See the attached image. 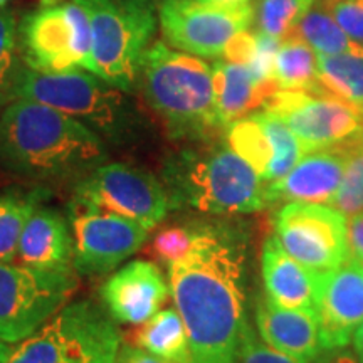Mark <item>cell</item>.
Listing matches in <instances>:
<instances>
[{
    "label": "cell",
    "instance_id": "1",
    "mask_svg": "<svg viewBox=\"0 0 363 363\" xmlns=\"http://www.w3.org/2000/svg\"><path fill=\"white\" fill-rule=\"evenodd\" d=\"M189 335L190 363H239L246 326V247L230 227L197 224L192 247L169 266Z\"/></svg>",
    "mask_w": 363,
    "mask_h": 363
},
{
    "label": "cell",
    "instance_id": "2",
    "mask_svg": "<svg viewBox=\"0 0 363 363\" xmlns=\"http://www.w3.org/2000/svg\"><path fill=\"white\" fill-rule=\"evenodd\" d=\"M108 145L66 113L16 99L0 113V170L33 182H74L108 162Z\"/></svg>",
    "mask_w": 363,
    "mask_h": 363
},
{
    "label": "cell",
    "instance_id": "3",
    "mask_svg": "<svg viewBox=\"0 0 363 363\" xmlns=\"http://www.w3.org/2000/svg\"><path fill=\"white\" fill-rule=\"evenodd\" d=\"M136 89L175 142H206L222 128L214 66L202 57L155 40L143 54Z\"/></svg>",
    "mask_w": 363,
    "mask_h": 363
},
{
    "label": "cell",
    "instance_id": "4",
    "mask_svg": "<svg viewBox=\"0 0 363 363\" xmlns=\"http://www.w3.org/2000/svg\"><path fill=\"white\" fill-rule=\"evenodd\" d=\"M162 184L170 208L203 214H254L269 206L266 182L229 145L184 148L167 158Z\"/></svg>",
    "mask_w": 363,
    "mask_h": 363
},
{
    "label": "cell",
    "instance_id": "5",
    "mask_svg": "<svg viewBox=\"0 0 363 363\" xmlns=\"http://www.w3.org/2000/svg\"><path fill=\"white\" fill-rule=\"evenodd\" d=\"M17 99H33L66 113L111 147H135L152 133L142 106L130 93L86 69L40 72L27 67Z\"/></svg>",
    "mask_w": 363,
    "mask_h": 363
},
{
    "label": "cell",
    "instance_id": "6",
    "mask_svg": "<svg viewBox=\"0 0 363 363\" xmlns=\"http://www.w3.org/2000/svg\"><path fill=\"white\" fill-rule=\"evenodd\" d=\"M121 331L89 299L62 306L29 337L0 340V363H115Z\"/></svg>",
    "mask_w": 363,
    "mask_h": 363
},
{
    "label": "cell",
    "instance_id": "7",
    "mask_svg": "<svg viewBox=\"0 0 363 363\" xmlns=\"http://www.w3.org/2000/svg\"><path fill=\"white\" fill-rule=\"evenodd\" d=\"M93 30L91 72L133 93L143 54L160 29L162 0H79Z\"/></svg>",
    "mask_w": 363,
    "mask_h": 363
},
{
    "label": "cell",
    "instance_id": "8",
    "mask_svg": "<svg viewBox=\"0 0 363 363\" xmlns=\"http://www.w3.org/2000/svg\"><path fill=\"white\" fill-rule=\"evenodd\" d=\"M19 43L34 71H91L93 30L79 0H40L19 21Z\"/></svg>",
    "mask_w": 363,
    "mask_h": 363
},
{
    "label": "cell",
    "instance_id": "9",
    "mask_svg": "<svg viewBox=\"0 0 363 363\" xmlns=\"http://www.w3.org/2000/svg\"><path fill=\"white\" fill-rule=\"evenodd\" d=\"M78 284L76 269L44 271L0 262V340L29 337L66 306Z\"/></svg>",
    "mask_w": 363,
    "mask_h": 363
},
{
    "label": "cell",
    "instance_id": "10",
    "mask_svg": "<svg viewBox=\"0 0 363 363\" xmlns=\"http://www.w3.org/2000/svg\"><path fill=\"white\" fill-rule=\"evenodd\" d=\"M158 19L163 43L170 48L202 59H222L230 40L251 29L256 4L216 6L202 0H162Z\"/></svg>",
    "mask_w": 363,
    "mask_h": 363
},
{
    "label": "cell",
    "instance_id": "11",
    "mask_svg": "<svg viewBox=\"0 0 363 363\" xmlns=\"http://www.w3.org/2000/svg\"><path fill=\"white\" fill-rule=\"evenodd\" d=\"M262 110L281 118L306 153L363 140V111L331 94L278 89L266 99Z\"/></svg>",
    "mask_w": 363,
    "mask_h": 363
},
{
    "label": "cell",
    "instance_id": "12",
    "mask_svg": "<svg viewBox=\"0 0 363 363\" xmlns=\"http://www.w3.org/2000/svg\"><path fill=\"white\" fill-rule=\"evenodd\" d=\"M67 222L72 233L76 272L106 274L142 249L150 230L116 212L72 197L67 203Z\"/></svg>",
    "mask_w": 363,
    "mask_h": 363
},
{
    "label": "cell",
    "instance_id": "13",
    "mask_svg": "<svg viewBox=\"0 0 363 363\" xmlns=\"http://www.w3.org/2000/svg\"><path fill=\"white\" fill-rule=\"evenodd\" d=\"M274 233L286 251L315 274L348 261L347 217L326 203L286 202L274 216Z\"/></svg>",
    "mask_w": 363,
    "mask_h": 363
},
{
    "label": "cell",
    "instance_id": "14",
    "mask_svg": "<svg viewBox=\"0 0 363 363\" xmlns=\"http://www.w3.org/2000/svg\"><path fill=\"white\" fill-rule=\"evenodd\" d=\"M74 197L138 222L148 230L163 222L170 211L165 185L150 172L125 162L99 165L74 184Z\"/></svg>",
    "mask_w": 363,
    "mask_h": 363
},
{
    "label": "cell",
    "instance_id": "15",
    "mask_svg": "<svg viewBox=\"0 0 363 363\" xmlns=\"http://www.w3.org/2000/svg\"><path fill=\"white\" fill-rule=\"evenodd\" d=\"M315 313L323 350L347 348L363 323V267L347 261L316 274Z\"/></svg>",
    "mask_w": 363,
    "mask_h": 363
},
{
    "label": "cell",
    "instance_id": "16",
    "mask_svg": "<svg viewBox=\"0 0 363 363\" xmlns=\"http://www.w3.org/2000/svg\"><path fill=\"white\" fill-rule=\"evenodd\" d=\"M169 289L157 264L131 261L103 284L101 303L118 323L142 325L160 311Z\"/></svg>",
    "mask_w": 363,
    "mask_h": 363
},
{
    "label": "cell",
    "instance_id": "17",
    "mask_svg": "<svg viewBox=\"0 0 363 363\" xmlns=\"http://www.w3.org/2000/svg\"><path fill=\"white\" fill-rule=\"evenodd\" d=\"M343 172V147L308 152L288 175L266 185L267 203L311 202L330 206L342 184Z\"/></svg>",
    "mask_w": 363,
    "mask_h": 363
},
{
    "label": "cell",
    "instance_id": "18",
    "mask_svg": "<svg viewBox=\"0 0 363 363\" xmlns=\"http://www.w3.org/2000/svg\"><path fill=\"white\" fill-rule=\"evenodd\" d=\"M256 328L262 342L299 363H311L323 352L315 313L274 305L267 298L256 303Z\"/></svg>",
    "mask_w": 363,
    "mask_h": 363
},
{
    "label": "cell",
    "instance_id": "19",
    "mask_svg": "<svg viewBox=\"0 0 363 363\" xmlns=\"http://www.w3.org/2000/svg\"><path fill=\"white\" fill-rule=\"evenodd\" d=\"M21 264L44 271L74 269V244L67 217L52 207H39L22 230Z\"/></svg>",
    "mask_w": 363,
    "mask_h": 363
},
{
    "label": "cell",
    "instance_id": "20",
    "mask_svg": "<svg viewBox=\"0 0 363 363\" xmlns=\"http://www.w3.org/2000/svg\"><path fill=\"white\" fill-rule=\"evenodd\" d=\"M261 272L269 301L283 308L315 313L316 274L294 259L276 235L262 246Z\"/></svg>",
    "mask_w": 363,
    "mask_h": 363
},
{
    "label": "cell",
    "instance_id": "21",
    "mask_svg": "<svg viewBox=\"0 0 363 363\" xmlns=\"http://www.w3.org/2000/svg\"><path fill=\"white\" fill-rule=\"evenodd\" d=\"M217 118L222 128L247 116L279 89L276 81H262L247 65L217 59L214 65Z\"/></svg>",
    "mask_w": 363,
    "mask_h": 363
},
{
    "label": "cell",
    "instance_id": "22",
    "mask_svg": "<svg viewBox=\"0 0 363 363\" xmlns=\"http://www.w3.org/2000/svg\"><path fill=\"white\" fill-rule=\"evenodd\" d=\"M130 345L172 363H190L189 335L177 308H165L130 333Z\"/></svg>",
    "mask_w": 363,
    "mask_h": 363
},
{
    "label": "cell",
    "instance_id": "23",
    "mask_svg": "<svg viewBox=\"0 0 363 363\" xmlns=\"http://www.w3.org/2000/svg\"><path fill=\"white\" fill-rule=\"evenodd\" d=\"M49 195L51 190L44 185L0 192V262L16 261L27 220L48 201Z\"/></svg>",
    "mask_w": 363,
    "mask_h": 363
},
{
    "label": "cell",
    "instance_id": "24",
    "mask_svg": "<svg viewBox=\"0 0 363 363\" xmlns=\"http://www.w3.org/2000/svg\"><path fill=\"white\" fill-rule=\"evenodd\" d=\"M318 79L323 93L363 111V51L318 56Z\"/></svg>",
    "mask_w": 363,
    "mask_h": 363
},
{
    "label": "cell",
    "instance_id": "25",
    "mask_svg": "<svg viewBox=\"0 0 363 363\" xmlns=\"http://www.w3.org/2000/svg\"><path fill=\"white\" fill-rule=\"evenodd\" d=\"M279 89H306L323 93L318 79V54L296 35L279 44L272 72Z\"/></svg>",
    "mask_w": 363,
    "mask_h": 363
},
{
    "label": "cell",
    "instance_id": "26",
    "mask_svg": "<svg viewBox=\"0 0 363 363\" xmlns=\"http://www.w3.org/2000/svg\"><path fill=\"white\" fill-rule=\"evenodd\" d=\"M293 35L310 45L318 56H337V54L363 51V45L353 40L333 19L323 4L316 2L303 17Z\"/></svg>",
    "mask_w": 363,
    "mask_h": 363
},
{
    "label": "cell",
    "instance_id": "27",
    "mask_svg": "<svg viewBox=\"0 0 363 363\" xmlns=\"http://www.w3.org/2000/svg\"><path fill=\"white\" fill-rule=\"evenodd\" d=\"M225 143L266 182L271 163L274 160V145L257 113L227 125Z\"/></svg>",
    "mask_w": 363,
    "mask_h": 363
},
{
    "label": "cell",
    "instance_id": "28",
    "mask_svg": "<svg viewBox=\"0 0 363 363\" xmlns=\"http://www.w3.org/2000/svg\"><path fill=\"white\" fill-rule=\"evenodd\" d=\"M27 65L21 52L19 22L11 11L0 7V106L17 99Z\"/></svg>",
    "mask_w": 363,
    "mask_h": 363
},
{
    "label": "cell",
    "instance_id": "29",
    "mask_svg": "<svg viewBox=\"0 0 363 363\" xmlns=\"http://www.w3.org/2000/svg\"><path fill=\"white\" fill-rule=\"evenodd\" d=\"M318 0H257L256 27L257 33L283 43L291 38L306 12Z\"/></svg>",
    "mask_w": 363,
    "mask_h": 363
},
{
    "label": "cell",
    "instance_id": "30",
    "mask_svg": "<svg viewBox=\"0 0 363 363\" xmlns=\"http://www.w3.org/2000/svg\"><path fill=\"white\" fill-rule=\"evenodd\" d=\"M343 179L330 206L345 217H352L363 212V140L343 145Z\"/></svg>",
    "mask_w": 363,
    "mask_h": 363
},
{
    "label": "cell",
    "instance_id": "31",
    "mask_svg": "<svg viewBox=\"0 0 363 363\" xmlns=\"http://www.w3.org/2000/svg\"><path fill=\"white\" fill-rule=\"evenodd\" d=\"M197 224L169 225L157 233L150 244V254L169 267L172 262L179 261L189 252L195 239Z\"/></svg>",
    "mask_w": 363,
    "mask_h": 363
},
{
    "label": "cell",
    "instance_id": "32",
    "mask_svg": "<svg viewBox=\"0 0 363 363\" xmlns=\"http://www.w3.org/2000/svg\"><path fill=\"white\" fill-rule=\"evenodd\" d=\"M239 363H299L262 342L259 335L246 323L240 335Z\"/></svg>",
    "mask_w": 363,
    "mask_h": 363
},
{
    "label": "cell",
    "instance_id": "33",
    "mask_svg": "<svg viewBox=\"0 0 363 363\" xmlns=\"http://www.w3.org/2000/svg\"><path fill=\"white\" fill-rule=\"evenodd\" d=\"M321 4L345 33L363 45V0H321Z\"/></svg>",
    "mask_w": 363,
    "mask_h": 363
},
{
    "label": "cell",
    "instance_id": "34",
    "mask_svg": "<svg viewBox=\"0 0 363 363\" xmlns=\"http://www.w3.org/2000/svg\"><path fill=\"white\" fill-rule=\"evenodd\" d=\"M348 261L363 267V212L347 217Z\"/></svg>",
    "mask_w": 363,
    "mask_h": 363
},
{
    "label": "cell",
    "instance_id": "35",
    "mask_svg": "<svg viewBox=\"0 0 363 363\" xmlns=\"http://www.w3.org/2000/svg\"><path fill=\"white\" fill-rule=\"evenodd\" d=\"M115 363H172V362L163 360V358L153 355V353H148L142 350V348L135 347V345L126 343V345H121Z\"/></svg>",
    "mask_w": 363,
    "mask_h": 363
},
{
    "label": "cell",
    "instance_id": "36",
    "mask_svg": "<svg viewBox=\"0 0 363 363\" xmlns=\"http://www.w3.org/2000/svg\"><path fill=\"white\" fill-rule=\"evenodd\" d=\"M311 363H363L355 355V352H348L347 348H335L323 350Z\"/></svg>",
    "mask_w": 363,
    "mask_h": 363
},
{
    "label": "cell",
    "instance_id": "37",
    "mask_svg": "<svg viewBox=\"0 0 363 363\" xmlns=\"http://www.w3.org/2000/svg\"><path fill=\"white\" fill-rule=\"evenodd\" d=\"M352 343H353V352H355V355L363 362V323L357 328L355 335H353Z\"/></svg>",
    "mask_w": 363,
    "mask_h": 363
},
{
    "label": "cell",
    "instance_id": "38",
    "mask_svg": "<svg viewBox=\"0 0 363 363\" xmlns=\"http://www.w3.org/2000/svg\"><path fill=\"white\" fill-rule=\"evenodd\" d=\"M207 4H216V6H251L257 4V0H202Z\"/></svg>",
    "mask_w": 363,
    "mask_h": 363
},
{
    "label": "cell",
    "instance_id": "39",
    "mask_svg": "<svg viewBox=\"0 0 363 363\" xmlns=\"http://www.w3.org/2000/svg\"><path fill=\"white\" fill-rule=\"evenodd\" d=\"M7 2H9V0H0V7H6Z\"/></svg>",
    "mask_w": 363,
    "mask_h": 363
},
{
    "label": "cell",
    "instance_id": "40",
    "mask_svg": "<svg viewBox=\"0 0 363 363\" xmlns=\"http://www.w3.org/2000/svg\"><path fill=\"white\" fill-rule=\"evenodd\" d=\"M0 108H2V106H0Z\"/></svg>",
    "mask_w": 363,
    "mask_h": 363
}]
</instances>
